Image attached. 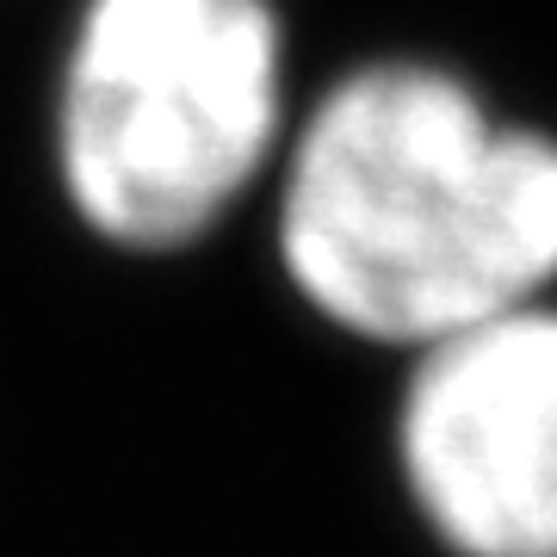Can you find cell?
Listing matches in <instances>:
<instances>
[{
	"instance_id": "obj_1",
	"label": "cell",
	"mask_w": 557,
	"mask_h": 557,
	"mask_svg": "<svg viewBox=\"0 0 557 557\" xmlns=\"http://www.w3.org/2000/svg\"><path fill=\"white\" fill-rule=\"evenodd\" d=\"M278 267L322 322L428 347L557 285V137L434 62L341 75L285 149Z\"/></svg>"
},
{
	"instance_id": "obj_2",
	"label": "cell",
	"mask_w": 557,
	"mask_h": 557,
	"mask_svg": "<svg viewBox=\"0 0 557 557\" xmlns=\"http://www.w3.org/2000/svg\"><path fill=\"white\" fill-rule=\"evenodd\" d=\"M285 38L267 0H87L62 62L69 205L119 248H186L267 174Z\"/></svg>"
},
{
	"instance_id": "obj_3",
	"label": "cell",
	"mask_w": 557,
	"mask_h": 557,
	"mask_svg": "<svg viewBox=\"0 0 557 557\" xmlns=\"http://www.w3.org/2000/svg\"><path fill=\"white\" fill-rule=\"evenodd\" d=\"M416 515L453 557H557V304L416 347L397 409Z\"/></svg>"
}]
</instances>
